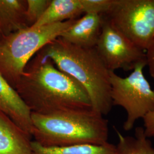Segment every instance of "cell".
Instances as JSON below:
<instances>
[{
  "mask_svg": "<svg viewBox=\"0 0 154 154\" xmlns=\"http://www.w3.org/2000/svg\"><path fill=\"white\" fill-rule=\"evenodd\" d=\"M149 73L154 79V44L146 51Z\"/></svg>",
  "mask_w": 154,
  "mask_h": 154,
  "instance_id": "ac0fdd59",
  "label": "cell"
},
{
  "mask_svg": "<svg viewBox=\"0 0 154 154\" xmlns=\"http://www.w3.org/2000/svg\"><path fill=\"white\" fill-rule=\"evenodd\" d=\"M51 0H26V22L31 27L39 20L49 6Z\"/></svg>",
  "mask_w": 154,
  "mask_h": 154,
  "instance_id": "9a60e30c",
  "label": "cell"
},
{
  "mask_svg": "<svg viewBox=\"0 0 154 154\" xmlns=\"http://www.w3.org/2000/svg\"><path fill=\"white\" fill-rule=\"evenodd\" d=\"M146 66L144 63L139 65L125 78L110 72L112 106H121L126 110L123 128L126 131L132 129L138 119L154 110V89L143 74Z\"/></svg>",
  "mask_w": 154,
  "mask_h": 154,
  "instance_id": "5b68a950",
  "label": "cell"
},
{
  "mask_svg": "<svg viewBox=\"0 0 154 154\" xmlns=\"http://www.w3.org/2000/svg\"><path fill=\"white\" fill-rule=\"evenodd\" d=\"M82 13L81 0H51L44 14L31 28L76 20Z\"/></svg>",
  "mask_w": 154,
  "mask_h": 154,
  "instance_id": "7c38bea8",
  "label": "cell"
},
{
  "mask_svg": "<svg viewBox=\"0 0 154 154\" xmlns=\"http://www.w3.org/2000/svg\"><path fill=\"white\" fill-rule=\"evenodd\" d=\"M32 138L0 111V154H32Z\"/></svg>",
  "mask_w": 154,
  "mask_h": 154,
  "instance_id": "30bf717a",
  "label": "cell"
},
{
  "mask_svg": "<svg viewBox=\"0 0 154 154\" xmlns=\"http://www.w3.org/2000/svg\"><path fill=\"white\" fill-rule=\"evenodd\" d=\"M1 37H2V35L0 34V39H1Z\"/></svg>",
  "mask_w": 154,
  "mask_h": 154,
  "instance_id": "d6986e66",
  "label": "cell"
},
{
  "mask_svg": "<svg viewBox=\"0 0 154 154\" xmlns=\"http://www.w3.org/2000/svg\"><path fill=\"white\" fill-rule=\"evenodd\" d=\"M15 90L35 114L93 109L86 89L39 51L28 63Z\"/></svg>",
  "mask_w": 154,
  "mask_h": 154,
  "instance_id": "6da1fadb",
  "label": "cell"
},
{
  "mask_svg": "<svg viewBox=\"0 0 154 154\" xmlns=\"http://www.w3.org/2000/svg\"><path fill=\"white\" fill-rule=\"evenodd\" d=\"M103 17L102 30L95 49L108 69L114 72L121 69L128 72L133 71L139 65H147L146 51L134 44Z\"/></svg>",
  "mask_w": 154,
  "mask_h": 154,
  "instance_id": "52a82bcc",
  "label": "cell"
},
{
  "mask_svg": "<svg viewBox=\"0 0 154 154\" xmlns=\"http://www.w3.org/2000/svg\"><path fill=\"white\" fill-rule=\"evenodd\" d=\"M119 142L116 145L115 154H154V148L144 133L142 127H137L134 136H123L116 131Z\"/></svg>",
  "mask_w": 154,
  "mask_h": 154,
  "instance_id": "5bb4252c",
  "label": "cell"
},
{
  "mask_svg": "<svg viewBox=\"0 0 154 154\" xmlns=\"http://www.w3.org/2000/svg\"><path fill=\"white\" fill-rule=\"evenodd\" d=\"M39 51L86 89L94 111L103 116L110 112L113 106L110 71L95 48L77 46L58 37Z\"/></svg>",
  "mask_w": 154,
  "mask_h": 154,
  "instance_id": "7a4b0ae2",
  "label": "cell"
},
{
  "mask_svg": "<svg viewBox=\"0 0 154 154\" xmlns=\"http://www.w3.org/2000/svg\"><path fill=\"white\" fill-rule=\"evenodd\" d=\"M144 133L147 138H154V110L143 117Z\"/></svg>",
  "mask_w": 154,
  "mask_h": 154,
  "instance_id": "e0dca14e",
  "label": "cell"
},
{
  "mask_svg": "<svg viewBox=\"0 0 154 154\" xmlns=\"http://www.w3.org/2000/svg\"><path fill=\"white\" fill-rule=\"evenodd\" d=\"M32 154H115L116 145L81 144L66 147H45L32 141Z\"/></svg>",
  "mask_w": 154,
  "mask_h": 154,
  "instance_id": "4fadbf2b",
  "label": "cell"
},
{
  "mask_svg": "<svg viewBox=\"0 0 154 154\" xmlns=\"http://www.w3.org/2000/svg\"><path fill=\"white\" fill-rule=\"evenodd\" d=\"M103 16L139 49L154 44V0H114Z\"/></svg>",
  "mask_w": 154,
  "mask_h": 154,
  "instance_id": "8992f818",
  "label": "cell"
},
{
  "mask_svg": "<svg viewBox=\"0 0 154 154\" xmlns=\"http://www.w3.org/2000/svg\"><path fill=\"white\" fill-rule=\"evenodd\" d=\"M83 13L105 15L110 11L114 0H81Z\"/></svg>",
  "mask_w": 154,
  "mask_h": 154,
  "instance_id": "2e32d148",
  "label": "cell"
},
{
  "mask_svg": "<svg viewBox=\"0 0 154 154\" xmlns=\"http://www.w3.org/2000/svg\"><path fill=\"white\" fill-rule=\"evenodd\" d=\"M0 111L32 137V112L0 73ZM33 138V137H32Z\"/></svg>",
  "mask_w": 154,
  "mask_h": 154,
  "instance_id": "9c48e42d",
  "label": "cell"
},
{
  "mask_svg": "<svg viewBox=\"0 0 154 154\" xmlns=\"http://www.w3.org/2000/svg\"><path fill=\"white\" fill-rule=\"evenodd\" d=\"M32 135L45 147L109 143V122L93 109L42 115L32 112Z\"/></svg>",
  "mask_w": 154,
  "mask_h": 154,
  "instance_id": "3957f363",
  "label": "cell"
},
{
  "mask_svg": "<svg viewBox=\"0 0 154 154\" xmlns=\"http://www.w3.org/2000/svg\"><path fill=\"white\" fill-rule=\"evenodd\" d=\"M75 20L20 30L0 39V73L15 89L33 57L70 26Z\"/></svg>",
  "mask_w": 154,
  "mask_h": 154,
  "instance_id": "277c9868",
  "label": "cell"
},
{
  "mask_svg": "<svg viewBox=\"0 0 154 154\" xmlns=\"http://www.w3.org/2000/svg\"><path fill=\"white\" fill-rule=\"evenodd\" d=\"M103 17L95 13H85L76 19L62 33L60 38L77 46L95 48L101 33Z\"/></svg>",
  "mask_w": 154,
  "mask_h": 154,
  "instance_id": "ba28073f",
  "label": "cell"
},
{
  "mask_svg": "<svg viewBox=\"0 0 154 154\" xmlns=\"http://www.w3.org/2000/svg\"><path fill=\"white\" fill-rule=\"evenodd\" d=\"M26 0H0V34L6 36L28 27Z\"/></svg>",
  "mask_w": 154,
  "mask_h": 154,
  "instance_id": "8fae6325",
  "label": "cell"
}]
</instances>
